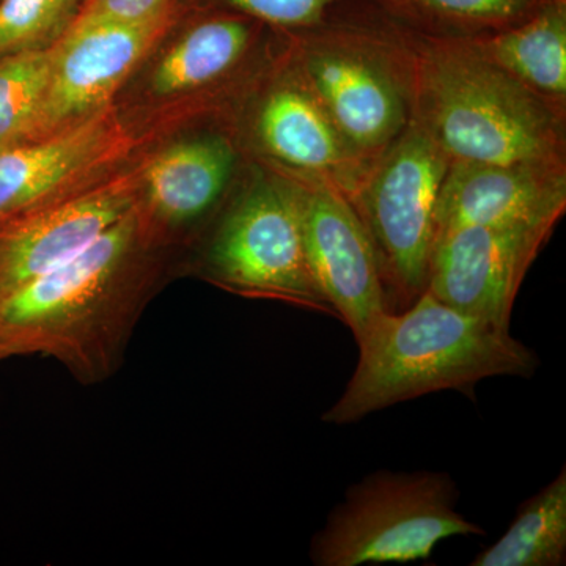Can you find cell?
Segmentation results:
<instances>
[{"instance_id":"obj_1","label":"cell","mask_w":566,"mask_h":566,"mask_svg":"<svg viewBox=\"0 0 566 566\" xmlns=\"http://www.w3.org/2000/svg\"><path fill=\"white\" fill-rule=\"evenodd\" d=\"M145 226L139 211L95 243L0 297V360L41 354L82 385L117 371L142 307L132 282Z\"/></svg>"},{"instance_id":"obj_2","label":"cell","mask_w":566,"mask_h":566,"mask_svg":"<svg viewBox=\"0 0 566 566\" xmlns=\"http://www.w3.org/2000/svg\"><path fill=\"white\" fill-rule=\"evenodd\" d=\"M359 360L326 423L359 422L423 395L475 386L494 376L528 378L538 356L510 331L450 307L427 290L401 312H386L356 342Z\"/></svg>"},{"instance_id":"obj_3","label":"cell","mask_w":566,"mask_h":566,"mask_svg":"<svg viewBox=\"0 0 566 566\" xmlns=\"http://www.w3.org/2000/svg\"><path fill=\"white\" fill-rule=\"evenodd\" d=\"M424 70L434 140L449 156L486 164H556L549 112L509 71L468 48H446Z\"/></svg>"},{"instance_id":"obj_4","label":"cell","mask_w":566,"mask_h":566,"mask_svg":"<svg viewBox=\"0 0 566 566\" xmlns=\"http://www.w3.org/2000/svg\"><path fill=\"white\" fill-rule=\"evenodd\" d=\"M458 490L446 472L378 471L348 488L312 543L318 566L424 560L442 539L483 535L457 512Z\"/></svg>"},{"instance_id":"obj_5","label":"cell","mask_w":566,"mask_h":566,"mask_svg":"<svg viewBox=\"0 0 566 566\" xmlns=\"http://www.w3.org/2000/svg\"><path fill=\"white\" fill-rule=\"evenodd\" d=\"M449 155L430 133L412 129L379 167L363 193V221L382 283L400 312L427 289L436 241L434 211Z\"/></svg>"},{"instance_id":"obj_6","label":"cell","mask_w":566,"mask_h":566,"mask_svg":"<svg viewBox=\"0 0 566 566\" xmlns=\"http://www.w3.org/2000/svg\"><path fill=\"white\" fill-rule=\"evenodd\" d=\"M208 263L233 292L334 316L308 270L294 186L263 182L245 193L219 227Z\"/></svg>"},{"instance_id":"obj_7","label":"cell","mask_w":566,"mask_h":566,"mask_svg":"<svg viewBox=\"0 0 566 566\" xmlns=\"http://www.w3.org/2000/svg\"><path fill=\"white\" fill-rule=\"evenodd\" d=\"M554 226H468L438 234L427 292L439 301L510 331L521 283Z\"/></svg>"},{"instance_id":"obj_8","label":"cell","mask_w":566,"mask_h":566,"mask_svg":"<svg viewBox=\"0 0 566 566\" xmlns=\"http://www.w3.org/2000/svg\"><path fill=\"white\" fill-rule=\"evenodd\" d=\"M294 188L308 270L335 318L357 342L389 312L374 244L340 193L326 185Z\"/></svg>"},{"instance_id":"obj_9","label":"cell","mask_w":566,"mask_h":566,"mask_svg":"<svg viewBox=\"0 0 566 566\" xmlns=\"http://www.w3.org/2000/svg\"><path fill=\"white\" fill-rule=\"evenodd\" d=\"M159 28L161 20L120 22L81 17L74 22L52 48L39 139L103 106L150 48Z\"/></svg>"},{"instance_id":"obj_10","label":"cell","mask_w":566,"mask_h":566,"mask_svg":"<svg viewBox=\"0 0 566 566\" xmlns=\"http://www.w3.org/2000/svg\"><path fill=\"white\" fill-rule=\"evenodd\" d=\"M565 207V175L557 164L455 159L439 189L436 237L468 226H556Z\"/></svg>"},{"instance_id":"obj_11","label":"cell","mask_w":566,"mask_h":566,"mask_svg":"<svg viewBox=\"0 0 566 566\" xmlns=\"http://www.w3.org/2000/svg\"><path fill=\"white\" fill-rule=\"evenodd\" d=\"M136 210L133 193L111 188L0 227V297L84 251Z\"/></svg>"},{"instance_id":"obj_12","label":"cell","mask_w":566,"mask_h":566,"mask_svg":"<svg viewBox=\"0 0 566 566\" xmlns=\"http://www.w3.org/2000/svg\"><path fill=\"white\" fill-rule=\"evenodd\" d=\"M106 128L98 120L0 150V227L50 205L52 193L98 155Z\"/></svg>"},{"instance_id":"obj_13","label":"cell","mask_w":566,"mask_h":566,"mask_svg":"<svg viewBox=\"0 0 566 566\" xmlns=\"http://www.w3.org/2000/svg\"><path fill=\"white\" fill-rule=\"evenodd\" d=\"M308 71L324 111L345 139L360 148H375L400 129V96L367 63L344 55H319L308 63Z\"/></svg>"},{"instance_id":"obj_14","label":"cell","mask_w":566,"mask_h":566,"mask_svg":"<svg viewBox=\"0 0 566 566\" xmlns=\"http://www.w3.org/2000/svg\"><path fill=\"white\" fill-rule=\"evenodd\" d=\"M233 150L221 139L182 142L153 159L145 172L156 218L185 226L211 210L229 181Z\"/></svg>"},{"instance_id":"obj_15","label":"cell","mask_w":566,"mask_h":566,"mask_svg":"<svg viewBox=\"0 0 566 566\" xmlns=\"http://www.w3.org/2000/svg\"><path fill=\"white\" fill-rule=\"evenodd\" d=\"M259 128L268 150L301 169H331L344 156V136L327 112L293 88L270 96L260 114Z\"/></svg>"},{"instance_id":"obj_16","label":"cell","mask_w":566,"mask_h":566,"mask_svg":"<svg viewBox=\"0 0 566 566\" xmlns=\"http://www.w3.org/2000/svg\"><path fill=\"white\" fill-rule=\"evenodd\" d=\"M491 61L523 82L556 95L566 92L565 0H546L520 28L495 36Z\"/></svg>"},{"instance_id":"obj_17","label":"cell","mask_w":566,"mask_h":566,"mask_svg":"<svg viewBox=\"0 0 566 566\" xmlns=\"http://www.w3.org/2000/svg\"><path fill=\"white\" fill-rule=\"evenodd\" d=\"M566 564V471L532 495L499 542L472 566H560Z\"/></svg>"},{"instance_id":"obj_18","label":"cell","mask_w":566,"mask_h":566,"mask_svg":"<svg viewBox=\"0 0 566 566\" xmlns=\"http://www.w3.org/2000/svg\"><path fill=\"white\" fill-rule=\"evenodd\" d=\"M248 24L240 20L202 22L167 52L153 74L156 95H175L221 76L248 48Z\"/></svg>"},{"instance_id":"obj_19","label":"cell","mask_w":566,"mask_h":566,"mask_svg":"<svg viewBox=\"0 0 566 566\" xmlns=\"http://www.w3.org/2000/svg\"><path fill=\"white\" fill-rule=\"evenodd\" d=\"M51 69L52 48L0 59V150L39 139Z\"/></svg>"},{"instance_id":"obj_20","label":"cell","mask_w":566,"mask_h":566,"mask_svg":"<svg viewBox=\"0 0 566 566\" xmlns=\"http://www.w3.org/2000/svg\"><path fill=\"white\" fill-rule=\"evenodd\" d=\"M76 0H0V59L41 50L69 21Z\"/></svg>"},{"instance_id":"obj_21","label":"cell","mask_w":566,"mask_h":566,"mask_svg":"<svg viewBox=\"0 0 566 566\" xmlns=\"http://www.w3.org/2000/svg\"><path fill=\"white\" fill-rule=\"evenodd\" d=\"M441 20L458 22H506L526 17L539 0H394Z\"/></svg>"},{"instance_id":"obj_22","label":"cell","mask_w":566,"mask_h":566,"mask_svg":"<svg viewBox=\"0 0 566 566\" xmlns=\"http://www.w3.org/2000/svg\"><path fill=\"white\" fill-rule=\"evenodd\" d=\"M167 0H93L81 14L88 20L148 22L161 20Z\"/></svg>"}]
</instances>
